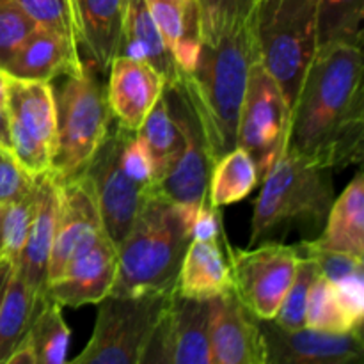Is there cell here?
Here are the masks:
<instances>
[{"label": "cell", "instance_id": "cell-1", "mask_svg": "<svg viewBox=\"0 0 364 364\" xmlns=\"http://www.w3.org/2000/svg\"><path fill=\"white\" fill-rule=\"evenodd\" d=\"M363 48H320L291 110L287 149L316 166L345 169L363 162Z\"/></svg>", "mask_w": 364, "mask_h": 364}, {"label": "cell", "instance_id": "cell-2", "mask_svg": "<svg viewBox=\"0 0 364 364\" xmlns=\"http://www.w3.org/2000/svg\"><path fill=\"white\" fill-rule=\"evenodd\" d=\"M255 60L258 55L249 13L213 43H201L196 66L181 73L180 82L201 121L213 164L237 146L238 119Z\"/></svg>", "mask_w": 364, "mask_h": 364}, {"label": "cell", "instance_id": "cell-3", "mask_svg": "<svg viewBox=\"0 0 364 364\" xmlns=\"http://www.w3.org/2000/svg\"><path fill=\"white\" fill-rule=\"evenodd\" d=\"M198 210L149 188L130 231L117 245V274L110 294L174 291Z\"/></svg>", "mask_w": 364, "mask_h": 364}, {"label": "cell", "instance_id": "cell-4", "mask_svg": "<svg viewBox=\"0 0 364 364\" xmlns=\"http://www.w3.org/2000/svg\"><path fill=\"white\" fill-rule=\"evenodd\" d=\"M334 198L333 169L284 149L262 180L249 247L290 228L316 233L323 228Z\"/></svg>", "mask_w": 364, "mask_h": 364}, {"label": "cell", "instance_id": "cell-5", "mask_svg": "<svg viewBox=\"0 0 364 364\" xmlns=\"http://www.w3.org/2000/svg\"><path fill=\"white\" fill-rule=\"evenodd\" d=\"M318 0H255L251 27L258 63L283 91L290 112L318 52Z\"/></svg>", "mask_w": 364, "mask_h": 364}, {"label": "cell", "instance_id": "cell-6", "mask_svg": "<svg viewBox=\"0 0 364 364\" xmlns=\"http://www.w3.org/2000/svg\"><path fill=\"white\" fill-rule=\"evenodd\" d=\"M92 70L95 68L85 63L80 73L64 75L59 89H53L57 148L48 171L53 181L71 180L84 173L114 121L107 87Z\"/></svg>", "mask_w": 364, "mask_h": 364}, {"label": "cell", "instance_id": "cell-7", "mask_svg": "<svg viewBox=\"0 0 364 364\" xmlns=\"http://www.w3.org/2000/svg\"><path fill=\"white\" fill-rule=\"evenodd\" d=\"M171 295H107L98 302L87 345L71 363L141 364Z\"/></svg>", "mask_w": 364, "mask_h": 364}, {"label": "cell", "instance_id": "cell-8", "mask_svg": "<svg viewBox=\"0 0 364 364\" xmlns=\"http://www.w3.org/2000/svg\"><path fill=\"white\" fill-rule=\"evenodd\" d=\"M6 114L11 151L31 176L50 171L57 148V109L50 82L6 73Z\"/></svg>", "mask_w": 364, "mask_h": 364}, {"label": "cell", "instance_id": "cell-9", "mask_svg": "<svg viewBox=\"0 0 364 364\" xmlns=\"http://www.w3.org/2000/svg\"><path fill=\"white\" fill-rule=\"evenodd\" d=\"M230 259L233 290L258 320H274L294 281L301 259L297 244L263 240L249 249H235L224 242Z\"/></svg>", "mask_w": 364, "mask_h": 364}, {"label": "cell", "instance_id": "cell-10", "mask_svg": "<svg viewBox=\"0 0 364 364\" xmlns=\"http://www.w3.org/2000/svg\"><path fill=\"white\" fill-rule=\"evenodd\" d=\"M291 112L283 91L265 68L255 60L238 119L237 146L256 162L259 181L287 149Z\"/></svg>", "mask_w": 364, "mask_h": 364}, {"label": "cell", "instance_id": "cell-11", "mask_svg": "<svg viewBox=\"0 0 364 364\" xmlns=\"http://www.w3.org/2000/svg\"><path fill=\"white\" fill-rule=\"evenodd\" d=\"M164 91L171 116L181 132V148L153 188L180 205L201 206L208 203V180L213 167L208 141L183 84L166 85Z\"/></svg>", "mask_w": 364, "mask_h": 364}, {"label": "cell", "instance_id": "cell-12", "mask_svg": "<svg viewBox=\"0 0 364 364\" xmlns=\"http://www.w3.org/2000/svg\"><path fill=\"white\" fill-rule=\"evenodd\" d=\"M128 132L132 130H127L119 123L110 124L105 141L82 173L95 194L103 230L116 247L124 240L146 194L153 188L139 185L121 167V148Z\"/></svg>", "mask_w": 364, "mask_h": 364}, {"label": "cell", "instance_id": "cell-13", "mask_svg": "<svg viewBox=\"0 0 364 364\" xmlns=\"http://www.w3.org/2000/svg\"><path fill=\"white\" fill-rule=\"evenodd\" d=\"M212 299L173 291L141 364H212Z\"/></svg>", "mask_w": 364, "mask_h": 364}, {"label": "cell", "instance_id": "cell-14", "mask_svg": "<svg viewBox=\"0 0 364 364\" xmlns=\"http://www.w3.org/2000/svg\"><path fill=\"white\" fill-rule=\"evenodd\" d=\"M116 274L117 247L105 230H100L73 252L63 272L46 283L45 297L63 308L98 304L112 290Z\"/></svg>", "mask_w": 364, "mask_h": 364}, {"label": "cell", "instance_id": "cell-15", "mask_svg": "<svg viewBox=\"0 0 364 364\" xmlns=\"http://www.w3.org/2000/svg\"><path fill=\"white\" fill-rule=\"evenodd\" d=\"M259 329L265 364H350L364 358L361 331L338 334L308 326L284 329L274 320H259Z\"/></svg>", "mask_w": 364, "mask_h": 364}, {"label": "cell", "instance_id": "cell-16", "mask_svg": "<svg viewBox=\"0 0 364 364\" xmlns=\"http://www.w3.org/2000/svg\"><path fill=\"white\" fill-rule=\"evenodd\" d=\"M212 364H265V341L259 320L235 290L212 299L210 318Z\"/></svg>", "mask_w": 364, "mask_h": 364}, {"label": "cell", "instance_id": "cell-17", "mask_svg": "<svg viewBox=\"0 0 364 364\" xmlns=\"http://www.w3.org/2000/svg\"><path fill=\"white\" fill-rule=\"evenodd\" d=\"M57 183V224L52 255L48 263V279H55L64 270L73 252L91 235L103 230L102 217L91 185L84 174Z\"/></svg>", "mask_w": 364, "mask_h": 364}, {"label": "cell", "instance_id": "cell-18", "mask_svg": "<svg viewBox=\"0 0 364 364\" xmlns=\"http://www.w3.org/2000/svg\"><path fill=\"white\" fill-rule=\"evenodd\" d=\"M107 75V100L114 121L127 130L137 132L162 96L166 82L144 60L127 55L114 57Z\"/></svg>", "mask_w": 364, "mask_h": 364}, {"label": "cell", "instance_id": "cell-19", "mask_svg": "<svg viewBox=\"0 0 364 364\" xmlns=\"http://www.w3.org/2000/svg\"><path fill=\"white\" fill-rule=\"evenodd\" d=\"M84 64L77 45L55 32L38 27L2 71L27 80L52 82L57 77L80 73Z\"/></svg>", "mask_w": 364, "mask_h": 364}, {"label": "cell", "instance_id": "cell-20", "mask_svg": "<svg viewBox=\"0 0 364 364\" xmlns=\"http://www.w3.org/2000/svg\"><path fill=\"white\" fill-rule=\"evenodd\" d=\"M127 0H71L78 43L87 60L100 73L109 71L117 55Z\"/></svg>", "mask_w": 364, "mask_h": 364}, {"label": "cell", "instance_id": "cell-21", "mask_svg": "<svg viewBox=\"0 0 364 364\" xmlns=\"http://www.w3.org/2000/svg\"><path fill=\"white\" fill-rule=\"evenodd\" d=\"M219 238H192L181 259L174 291L192 299H213L233 290L230 259ZM226 242V240H224Z\"/></svg>", "mask_w": 364, "mask_h": 364}, {"label": "cell", "instance_id": "cell-22", "mask_svg": "<svg viewBox=\"0 0 364 364\" xmlns=\"http://www.w3.org/2000/svg\"><path fill=\"white\" fill-rule=\"evenodd\" d=\"M57 224V183L48 173L38 176V198L31 231L16 269L39 297L45 295L48 263L52 255Z\"/></svg>", "mask_w": 364, "mask_h": 364}, {"label": "cell", "instance_id": "cell-23", "mask_svg": "<svg viewBox=\"0 0 364 364\" xmlns=\"http://www.w3.org/2000/svg\"><path fill=\"white\" fill-rule=\"evenodd\" d=\"M304 242L320 251H333L364 259V180L358 173L354 180L334 198L318 237Z\"/></svg>", "mask_w": 364, "mask_h": 364}, {"label": "cell", "instance_id": "cell-24", "mask_svg": "<svg viewBox=\"0 0 364 364\" xmlns=\"http://www.w3.org/2000/svg\"><path fill=\"white\" fill-rule=\"evenodd\" d=\"M117 55L144 60L153 70L159 71L166 85H174L180 82V68L164 43L144 0H127L124 4Z\"/></svg>", "mask_w": 364, "mask_h": 364}, {"label": "cell", "instance_id": "cell-25", "mask_svg": "<svg viewBox=\"0 0 364 364\" xmlns=\"http://www.w3.org/2000/svg\"><path fill=\"white\" fill-rule=\"evenodd\" d=\"M144 2L181 73L192 71L201 48L196 0H144Z\"/></svg>", "mask_w": 364, "mask_h": 364}, {"label": "cell", "instance_id": "cell-26", "mask_svg": "<svg viewBox=\"0 0 364 364\" xmlns=\"http://www.w3.org/2000/svg\"><path fill=\"white\" fill-rule=\"evenodd\" d=\"M43 297L36 294L23 274L14 267L0 306V364H6L16 345L23 340Z\"/></svg>", "mask_w": 364, "mask_h": 364}, {"label": "cell", "instance_id": "cell-27", "mask_svg": "<svg viewBox=\"0 0 364 364\" xmlns=\"http://www.w3.org/2000/svg\"><path fill=\"white\" fill-rule=\"evenodd\" d=\"M259 183L252 156L240 146L220 156L212 167L208 180V203L217 208L247 198Z\"/></svg>", "mask_w": 364, "mask_h": 364}, {"label": "cell", "instance_id": "cell-28", "mask_svg": "<svg viewBox=\"0 0 364 364\" xmlns=\"http://www.w3.org/2000/svg\"><path fill=\"white\" fill-rule=\"evenodd\" d=\"M23 338L34 350L36 364L66 363L71 331L63 316V306L43 297Z\"/></svg>", "mask_w": 364, "mask_h": 364}, {"label": "cell", "instance_id": "cell-29", "mask_svg": "<svg viewBox=\"0 0 364 364\" xmlns=\"http://www.w3.org/2000/svg\"><path fill=\"white\" fill-rule=\"evenodd\" d=\"M364 0H318V50L331 45L363 48Z\"/></svg>", "mask_w": 364, "mask_h": 364}, {"label": "cell", "instance_id": "cell-30", "mask_svg": "<svg viewBox=\"0 0 364 364\" xmlns=\"http://www.w3.org/2000/svg\"><path fill=\"white\" fill-rule=\"evenodd\" d=\"M137 132L144 139L146 146L149 149V155H151L156 185L162 180L164 174L167 173V169H169L181 148V132L178 128L176 121L171 116L166 91L156 100V103L149 110L148 117H146L144 123H142V127Z\"/></svg>", "mask_w": 364, "mask_h": 364}, {"label": "cell", "instance_id": "cell-31", "mask_svg": "<svg viewBox=\"0 0 364 364\" xmlns=\"http://www.w3.org/2000/svg\"><path fill=\"white\" fill-rule=\"evenodd\" d=\"M306 326L313 329L326 331V333H352V331H361L359 326L347 308L341 302L340 295L334 290V284L327 281L320 274L313 283L308 295V304H306Z\"/></svg>", "mask_w": 364, "mask_h": 364}, {"label": "cell", "instance_id": "cell-32", "mask_svg": "<svg viewBox=\"0 0 364 364\" xmlns=\"http://www.w3.org/2000/svg\"><path fill=\"white\" fill-rule=\"evenodd\" d=\"M320 276L318 263L309 256H301L295 270L294 281L283 299L279 311L274 316V322L284 329H301L306 326V304L313 283Z\"/></svg>", "mask_w": 364, "mask_h": 364}, {"label": "cell", "instance_id": "cell-33", "mask_svg": "<svg viewBox=\"0 0 364 364\" xmlns=\"http://www.w3.org/2000/svg\"><path fill=\"white\" fill-rule=\"evenodd\" d=\"M36 198H38V178H36V185L31 192H27L18 201L7 203L4 206L2 256L9 258L14 267L20 262L21 251H23L28 231H31L32 217H34L36 210Z\"/></svg>", "mask_w": 364, "mask_h": 364}, {"label": "cell", "instance_id": "cell-34", "mask_svg": "<svg viewBox=\"0 0 364 364\" xmlns=\"http://www.w3.org/2000/svg\"><path fill=\"white\" fill-rule=\"evenodd\" d=\"M16 4L38 27L55 32L80 48L71 0H16Z\"/></svg>", "mask_w": 364, "mask_h": 364}, {"label": "cell", "instance_id": "cell-35", "mask_svg": "<svg viewBox=\"0 0 364 364\" xmlns=\"http://www.w3.org/2000/svg\"><path fill=\"white\" fill-rule=\"evenodd\" d=\"M201 43H213L231 23L251 13L255 0H196Z\"/></svg>", "mask_w": 364, "mask_h": 364}, {"label": "cell", "instance_id": "cell-36", "mask_svg": "<svg viewBox=\"0 0 364 364\" xmlns=\"http://www.w3.org/2000/svg\"><path fill=\"white\" fill-rule=\"evenodd\" d=\"M38 28L36 21L21 9L16 0H0V70Z\"/></svg>", "mask_w": 364, "mask_h": 364}, {"label": "cell", "instance_id": "cell-37", "mask_svg": "<svg viewBox=\"0 0 364 364\" xmlns=\"http://www.w3.org/2000/svg\"><path fill=\"white\" fill-rule=\"evenodd\" d=\"M119 160L123 171L132 180L137 181L142 187L155 185V167H153L151 155L139 132H128L123 148H121Z\"/></svg>", "mask_w": 364, "mask_h": 364}, {"label": "cell", "instance_id": "cell-38", "mask_svg": "<svg viewBox=\"0 0 364 364\" xmlns=\"http://www.w3.org/2000/svg\"><path fill=\"white\" fill-rule=\"evenodd\" d=\"M38 178V176H36ZM36 178L21 167L11 149L0 148V203L18 201L36 185Z\"/></svg>", "mask_w": 364, "mask_h": 364}, {"label": "cell", "instance_id": "cell-39", "mask_svg": "<svg viewBox=\"0 0 364 364\" xmlns=\"http://www.w3.org/2000/svg\"><path fill=\"white\" fill-rule=\"evenodd\" d=\"M13 270L14 265L11 263V259L6 258V256H0V306H2L4 295H6V288L7 284H9Z\"/></svg>", "mask_w": 364, "mask_h": 364}, {"label": "cell", "instance_id": "cell-40", "mask_svg": "<svg viewBox=\"0 0 364 364\" xmlns=\"http://www.w3.org/2000/svg\"><path fill=\"white\" fill-rule=\"evenodd\" d=\"M0 148L11 149V137H9V123H7L6 107L0 105Z\"/></svg>", "mask_w": 364, "mask_h": 364}, {"label": "cell", "instance_id": "cell-41", "mask_svg": "<svg viewBox=\"0 0 364 364\" xmlns=\"http://www.w3.org/2000/svg\"><path fill=\"white\" fill-rule=\"evenodd\" d=\"M4 206H6V205H2V203H0V256H2V245H4V240H2V219H4Z\"/></svg>", "mask_w": 364, "mask_h": 364}]
</instances>
